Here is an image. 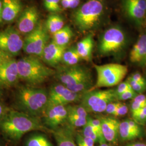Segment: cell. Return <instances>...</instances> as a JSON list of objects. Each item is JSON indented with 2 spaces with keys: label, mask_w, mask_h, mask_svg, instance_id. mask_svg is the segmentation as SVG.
Listing matches in <instances>:
<instances>
[{
  "label": "cell",
  "mask_w": 146,
  "mask_h": 146,
  "mask_svg": "<svg viewBox=\"0 0 146 146\" xmlns=\"http://www.w3.org/2000/svg\"><path fill=\"white\" fill-rule=\"evenodd\" d=\"M0 129L12 140H18L22 136L33 131H43L46 128L38 117L22 111L11 110L0 120Z\"/></svg>",
  "instance_id": "obj_1"
},
{
  "label": "cell",
  "mask_w": 146,
  "mask_h": 146,
  "mask_svg": "<svg viewBox=\"0 0 146 146\" xmlns=\"http://www.w3.org/2000/svg\"><path fill=\"white\" fill-rule=\"evenodd\" d=\"M16 98L17 106L22 112L35 117L43 115L48 104V93L43 89L22 87Z\"/></svg>",
  "instance_id": "obj_2"
},
{
  "label": "cell",
  "mask_w": 146,
  "mask_h": 146,
  "mask_svg": "<svg viewBox=\"0 0 146 146\" xmlns=\"http://www.w3.org/2000/svg\"><path fill=\"white\" fill-rule=\"evenodd\" d=\"M20 79L28 84H42L55 74L52 69L46 66L37 56L29 55L17 61Z\"/></svg>",
  "instance_id": "obj_3"
},
{
  "label": "cell",
  "mask_w": 146,
  "mask_h": 146,
  "mask_svg": "<svg viewBox=\"0 0 146 146\" xmlns=\"http://www.w3.org/2000/svg\"><path fill=\"white\" fill-rule=\"evenodd\" d=\"M104 10L102 0H88L74 12V23L80 31H89L98 24Z\"/></svg>",
  "instance_id": "obj_4"
},
{
  "label": "cell",
  "mask_w": 146,
  "mask_h": 146,
  "mask_svg": "<svg viewBox=\"0 0 146 146\" xmlns=\"http://www.w3.org/2000/svg\"><path fill=\"white\" fill-rule=\"evenodd\" d=\"M97 80L95 88L111 87L120 84L128 72L127 66L119 63L95 65Z\"/></svg>",
  "instance_id": "obj_5"
},
{
  "label": "cell",
  "mask_w": 146,
  "mask_h": 146,
  "mask_svg": "<svg viewBox=\"0 0 146 146\" xmlns=\"http://www.w3.org/2000/svg\"><path fill=\"white\" fill-rule=\"evenodd\" d=\"M81 100V105L87 112L102 113L105 111L108 104L117 99L115 89H110L85 92Z\"/></svg>",
  "instance_id": "obj_6"
},
{
  "label": "cell",
  "mask_w": 146,
  "mask_h": 146,
  "mask_svg": "<svg viewBox=\"0 0 146 146\" xmlns=\"http://www.w3.org/2000/svg\"><path fill=\"white\" fill-rule=\"evenodd\" d=\"M49 37L45 25L39 22L36 28L26 35L23 39V51L29 55L41 58Z\"/></svg>",
  "instance_id": "obj_7"
},
{
  "label": "cell",
  "mask_w": 146,
  "mask_h": 146,
  "mask_svg": "<svg viewBox=\"0 0 146 146\" xmlns=\"http://www.w3.org/2000/svg\"><path fill=\"white\" fill-rule=\"evenodd\" d=\"M23 46V39L15 28L8 27L0 31V50L13 57L20 53Z\"/></svg>",
  "instance_id": "obj_8"
},
{
  "label": "cell",
  "mask_w": 146,
  "mask_h": 146,
  "mask_svg": "<svg viewBox=\"0 0 146 146\" xmlns=\"http://www.w3.org/2000/svg\"><path fill=\"white\" fill-rule=\"evenodd\" d=\"M125 36L123 31L118 27H112L105 31L100 42L99 49L104 55L116 52L125 44Z\"/></svg>",
  "instance_id": "obj_9"
},
{
  "label": "cell",
  "mask_w": 146,
  "mask_h": 146,
  "mask_svg": "<svg viewBox=\"0 0 146 146\" xmlns=\"http://www.w3.org/2000/svg\"><path fill=\"white\" fill-rule=\"evenodd\" d=\"M57 78L61 84L72 90L77 84L91 80L92 77L86 68L75 65L60 69L57 73Z\"/></svg>",
  "instance_id": "obj_10"
},
{
  "label": "cell",
  "mask_w": 146,
  "mask_h": 146,
  "mask_svg": "<svg viewBox=\"0 0 146 146\" xmlns=\"http://www.w3.org/2000/svg\"><path fill=\"white\" fill-rule=\"evenodd\" d=\"M83 94L73 92L62 84H55L48 93V104L66 106L81 100Z\"/></svg>",
  "instance_id": "obj_11"
},
{
  "label": "cell",
  "mask_w": 146,
  "mask_h": 146,
  "mask_svg": "<svg viewBox=\"0 0 146 146\" xmlns=\"http://www.w3.org/2000/svg\"><path fill=\"white\" fill-rule=\"evenodd\" d=\"M39 12L34 5L27 7L22 11L18 17L17 30L22 34L27 35L33 31L39 23Z\"/></svg>",
  "instance_id": "obj_12"
},
{
  "label": "cell",
  "mask_w": 146,
  "mask_h": 146,
  "mask_svg": "<svg viewBox=\"0 0 146 146\" xmlns=\"http://www.w3.org/2000/svg\"><path fill=\"white\" fill-rule=\"evenodd\" d=\"M46 125L54 129L58 128L67 120L68 111L66 106L60 104H48L42 115Z\"/></svg>",
  "instance_id": "obj_13"
},
{
  "label": "cell",
  "mask_w": 146,
  "mask_h": 146,
  "mask_svg": "<svg viewBox=\"0 0 146 146\" xmlns=\"http://www.w3.org/2000/svg\"><path fill=\"white\" fill-rule=\"evenodd\" d=\"M20 79L17 63L11 58L0 64V86L10 87L15 84Z\"/></svg>",
  "instance_id": "obj_14"
},
{
  "label": "cell",
  "mask_w": 146,
  "mask_h": 146,
  "mask_svg": "<svg viewBox=\"0 0 146 146\" xmlns=\"http://www.w3.org/2000/svg\"><path fill=\"white\" fill-rule=\"evenodd\" d=\"M125 13L131 20L140 23L146 14V0H123Z\"/></svg>",
  "instance_id": "obj_15"
},
{
  "label": "cell",
  "mask_w": 146,
  "mask_h": 146,
  "mask_svg": "<svg viewBox=\"0 0 146 146\" xmlns=\"http://www.w3.org/2000/svg\"><path fill=\"white\" fill-rule=\"evenodd\" d=\"M66 50V47L60 46L52 41L47 44L41 58L46 64L54 67L62 61L63 55Z\"/></svg>",
  "instance_id": "obj_16"
},
{
  "label": "cell",
  "mask_w": 146,
  "mask_h": 146,
  "mask_svg": "<svg viewBox=\"0 0 146 146\" xmlns=\"http://www.w3.org/2000/svg\"><path fill=\"white\" fill-rule=\"evenodd\" d=\"M2 19L7 23L15 20L22 11V4L20 0H2Z\"/></svg>",
  "instance_id": "obj_17"
},
{
  "label": "cell",
  "mask_w": 146,
  "mask_h": 146,
  "mask_svg": "<svg viewBox=\"0 0 146 146\" xmlns=\"http://www.w3.org/2000/svg\"><path fill=\"white\" fill-rule=\"evenodd\" d=\"M100 120L102 134L106 141L116 143L119 135L120 122L113 117H104Z\"/></svg>",
  "instance_id": "obj_18"
},
{
  "label": "cell",
  "mask_w": 146,
  "mask_h": 146,
  "mask_svg": "<svg viewBox=\"0 0 146 146\" xmlns=\"http://www.w3.org/2000/svg\"><path fill=\"white\" fill-rule=\"evenodd\" d=\"M129 57L131 62L146 63V33L139 38L131 50Z\"/></svg>",
  "instance_id": "obj_19"
},
{
  "label": "cell",
  "mask_w": 146,
  "mask_h": 146,
  "mask_svg": "<svg viewBox=\"0 0 146 146\" xmlns=\"http://www.w3.org/2000/svg\"><path fill=\"white\" fill-rule=\"evenodd\" d=\"M93 47V37L92 34H90L78 42L76 48L81 59L89 61L92 57Z\"/></svg>",
  "instance_id": "obj_20"
},
{
  "label": "cell",
  "mask_w": 146,
  "mask_h": 146,
  "mask_svg": "<svg viewBox=\"0 0 146 146\" xmlns=\"http://www.w3.org/2000/svg\"><path fill=\"white\" fill-rule=\"evenodd\" d=\"M72 135L70 129L67 128L56 129L54 133L58 146H77Z\"/></svg>",
  "instance_id": "obj_21"
},
{
  "label": "cell",
  "mask_w": 146,
  "mask_h": 146,
  "mask_svg": "<svg viewBox=\"0 0 146 146\" xmlns=\"http://www.w3.org/2000/svg\"><path fill=\"white\" fill-rule=\"evenodd\" d=\"M73 36L72 29L69 26H65L53 34L52 41L60 46L66 47Z\"/></svg>",
  "instance_id": "obj_22"
},
{
  "label": "cell",
  "mask_w": 146,
  "mask_h": 146,
  "mask_svg": "<svg viewBox=\"0 0 146 146\" xmlns=\"http://www.w3.org/2000/svg\"><path fill=\"white\" fill-rule=\"evenodd\" d=\"M44 25L48 31L54 34L64 27V20L61 16L53 14L48 16Z\"/></svg>",
  "instance_id": "obj_23"
},
{
  "label": "cell",
  "mask_w": 146,
  "mask_h": 146,
  "mask_svg": "<svg viewBox=\"0 0 146 146\" xmlns=\"http://www.w3.org/2000/svg\"><path fill=\"white\" fill-rule=\"evenodd\" d=\"M141 134L136 132L131 128L127 120L120 122L119 126V135L124 141H129L141 136Z\"/></svg>",
  "instance_id": "obj_24"
},
{
  "label": "cell",
  "mask_w": 146,
  "mask_h": 146,
  "mask_svg": "<svg viewBox=\"0 0 146 146\" xmlns=\"http://www.w3.org/2000/svg\"><path fill=\"white\" fill-rule=\"evenodd\" d=\"M81 59L76 47H72L65 50L63 55L62 61L68 66H72L77 65Z\"/></svg>",
  "instance_id": "obj_25"
},
{
  "label": "cell",
  "mask_w": 146,
  "mask_h": 146,
  "mask_svg": "<svg viewBox=\"0 0 146 146\" xmlns=\"http://www.w3.org/2000/svg\"><path fill=\"white\" fill-rule=\"evenodd\" d=\"M26 146H52L47 137L42 134H36L31 136L26 141Z\"/></svg>",
  "instance_id": "obj_26"
},
{
  "label": "cell",
  "mask_w": 146,
  "mask_h": 146,
  "mask_svg": "<svg viewBox=\"0 0 146 146\" xmlns=\"http://www.w3.org/2000/svg\"><path fill=\"white\" fill-rule=\"evenodd\" d=\"M146 106V96L143 94L137 95L133 99L131 104L132 115L142 110Z\"/></svg>",
  "instance_id": "obj_27"
},
{
  "label": "cell",
  "mask_w": 146,
  "mask_h": 146,
  "mask_svg": "<svg viewBox=\"0 0 146 146\" xmlns=\"http://www.w3.org/2000/svg\"><path fill=\"white\" fill-rule=\"evenodd\" d=\"M68 114L78 115L81 117L87 118L88 112L81 105L68 106H67Z\"/></svg>",
  "instance_id": "obj_28"
},
{
  "label": "cell",
  "mask_w": 146,
  "mask_h": 146,
  "mask_svg": "<svg viewBox=\"0 0 146 146\" xmlns=\"http://www.w3.org/2000/svg\"><path fill=\"white\" fill-rule=\"evenodd\" d=\"M87 118H84L78 115L68 114L67 120L70 125L74 127H84L87 123Z\"/></svg>",
  "instance_id": "obj_29"
},
{
  "label": "cell",
  "mask_w": 146,
  "mask_h": 146,
  "mask_svg": "<svg viewBox=\"0 0 146 146\" xmlns=\"http://www.w3.org/2000/svg\"><path fill=\"white\" fill-rule=\"evenodd\" d=\"M84 136L93 139L95 142L99 141V137L93 126L87 119V123L84 127Z\"/></svg>",
  "instance_id": "obj_30"
},
{
  "label": "cell",
  "mask_w": 146,
  "mask_h": 146,
  "mask_svg": "<svg viewBox=\"0 0 146 146\" xmlns=\"http://www.w3.org/2000/svg\"><path fill=\"white\" fill-rule=\"evenodd\" d=\"M88 120L91 123V125L93 126V127L96 131L99 137V141L100 143L101 144L105 143L106 140L104 139L102 131V125L101 120L98 119H93L90 117H88Z\"/></svg>",
  "instance_id": "obj_31"
},
{
  "label": "cell",
  "mask_w": 146,
  "mask_h": 146,
  "mask_svg": "<svg viewBox=\"0 0 146 146\" xmlns=\"http://www.w3.org/2000/svg\"><path fill=\"white\" fill-rule=\"evenodd\" d=\"M60 0H44V6L47 11L52 13L62 11L60 5Z\"/></svg>",
  "instance_id": "obj_32"
},
{
  "label": "cell",
  "mask_w": 146,
  "mask_h": 146,
  "mask_svg": "<svg viewBox=\"0 0 146 146\" xmlns=\"http://www.w3.org/2000/svg\"><path fill=\"white\" fill-rule=\"evenodd\" d=\"M133 120L139 125H144L146 123V106L132 115Z\"/></svg>",
  "instance_id": "obj_33"
},
{
  "label": "cell",
  "mask_w": 146,
  "mask_h": 146,
  "mask_svg": "<svg viewBox=\"0 0 146 146\" xmlns=\"http://www.w3.org/2000/svg\"><path fill=\"white\" fill-rule=\"evenodd\" d=\"M128 82L131 85L132 89L136 93H141L143 92L146 88V84H141L137 82H136L129 77L127 79Z\"/></svg>",
  "instance_id": "obj_34"
},
{
  "label": "cell",
  "mask_w": 146,
  "mask_h": 146,
  "mask_svg": "<svg viewBox=\"0 0 146 146\" xmlns=\"http://www.w3.org/2000/svg\"><path fill=\"white\" fill-rule=\"evenodd\" d=\"M137 95V93L134 92L133 89H129L122 94H120L117 96V100L125 101L128 100L134 99L136 96Z\"/></svg>",
  "instance_id": "obj_35"
},
{
  "label": "cell",
  "mask_w": 146,
  "mask_h": 146,
  "mask_svg": "<svg viewBox=\"0 0 146 146\" xmlns=\"http://www.w3.org/2000/svg\"><path fill=\"white\" fill-rule=\"evenodd\" d=\"M77 143L78 146H94L95 141L89 137L85 136L78 135L77 138Z\"/></svg>",
  "instance_id": "obj_36"
},
{
  "label": "cell",
  "mask_w": 146,
  "mask_h": 146,
  "mask_svg": "<svg viewBox=\"0 0 146 146\" xmlns=\"http://www.w3.org/2000/svg\"><path fill=\"white\" fill-rule=\"evenodd\" d=\"M129 89H132V88L131 87V85L127 81L121 83L118 86V87L115 89L117 96Z\"/></svg>",
  "instance_id": "obj_37"
},
{
  "label": "cell",
  "mask_w": 146,
  "mask_h": 146,
  "mask_svg": "<svg viewBox=\"0 0 146 146\" xmlns=\"http://www.w3.org/2000/svg\"><path fill=\"white\" fill-rule=\"evenodd\" d=\"M121 104V103L120 102H115L110 103L107 105L105 110V112H106L108 114L114 115L115 111L116 110L117 108L119 107V106H120Z\"/></svg>",
  "instance_id": "obj_38"
},
{
  "label": "cell",
  "mask_w": 146,
  "mask_h": 146,
  "mask_svg": "<svg viewBox=\"0 0 146 146\" xmlns=\"http://www.w3.org/2000/svg\"><path fill=\"white\" fill-rule=\"evenodd\" d=\"M128 111V108L125 104H121L119 107L115 111L114 116H121L125 115Z\"/></svg>",
  "instance_id": "obj_39"
},
{
  "label": "cell",
  "mask_w": 146,
  "mask_h": 146,
  "mask_svg": "<svg viewBox=\"0 0 146 146\" xmlns=\"http://www.w3.org/2000/svg\"><path fill=\"white\" fill-rule=\"evenodd\" d=\"M130 78L136 82L141 84H146L145 78H144L140 73H134L132 75H131Z\"/></svg>",
  "instance_id": "obj_40"
},
{
  "label": "cell",
  "mask_w": 146,
  "mask_h": 146,
  "mask_svg": "<svg viewBox=\"0 0 146 146\" xmlns=\"http://www.w3.org/2000/svg\"><path fill=\"white\" fill-rule=\"evenodd\" d=\"M11 58H13V57L10 55L0 50V64Z\"/></svg>",
  "instance_id": "obj_41"
},
{
  "label": "cell",
  "mask_w": 146,
  "mask_h": 146,
  "mask_svg": "<svg viewBox=\"0 0 146 146\" xmlns=\"http://www.w3.org/2000/svg\"><path fill=\"white\" fill-rule=\"evenodd\" d=\"M70 9L76 8L80 4V0H68Z\"/></svg>",
  "instance_id": "obj_42"
},
{
  "label": "cell",
  "mask_w": 146,
  "mask_h": 146,
  "mask_svg": "<svg viewBox=\"0 0 146 146\" xmlns=\"http://www.w3.org/2000/svg\"><path fill=\"white\" fill-rule=\"evenodd\" d=\"M6 109L5 106L0 103V117H2L4 115H5L6 112Z\"/></svg>",
  "instance_id": "obj_43"
},
{
  "label": "cell",
  "mask_w": 146,
  "mask_h": 146,
  "mask_svg": "<svg viewBox=\"0 0 146 146\" xmlns=\"http://www.w3.org/2000/svg\"><path fill=\"white\" fill-rule=\"evenodd\" d=\"M2 22V0H0V23H1Z\"/></svg>",
  "instance_id": "obj_44"
},
{
  "label": "cell",
  "mask_w": 146,
  "mask_h": 146,
  "mask_svg": "<svg viewBox=\"0 0 146 146\" xmlns=\"http://www.w3.org/2000/svg\"><path fill=\"white\" fill-rule=\"evenodd\" d=\"M127 146H146V145L145 143L142 142H136Z\"/></svg>",
  "instance_id": "obj_45"
},
{
  "label": "cell",
  "mask_w": 146,
  "mask_h": 146,
  "mask_svg": "<svg viewBox=\"0 0 146 146\" xmlns=\"http://www.w3.org/2000/svg\"><path fill=\"white\" fill-rule=\"evenodd\" d=\"M110 146V145H107V143H102V144H101L100 145V146Z\"/></svg>",
  "instance_id": "obj_46"
},
{
  "label": "cell",
  "mask_w": 146,
  "mask_h": 146,
  "mask_svg": "<svg viewBox=\"0 0 146 146\" xmlns=\"http://www.w3.org/2000/svg\"><path fill=\"white\" fill-rule=\"evenodd\" d=\"M1 92H0V96H1Z\"/></svg>",
  "instance_id": "obj_47"
},
{
  "label": "cell",
  "mask_w": 146,
  "mask_h": 146,
  "mask_svg": "<svg viewBox=\"0 0 146 146\" xmlns=\"http://www.w3.org/2000/svg\"><path fill=\"white\" fill-rule=\"evenodd\" d=\"M0 146H2V145H1V143H0Z\"/></svg>",
  "instance_id": "obj_48"
},
{
  "label": "cell",
  "mask_w": 146,
  "mask_h": 146,
  "mask_svg": "<svg viewBox=\"0 0 146 146\" xmlns=\"http://www.w3.org/2000/svg\"></svg>",
  "instance_id": "obj_49"
}]
</instances>
